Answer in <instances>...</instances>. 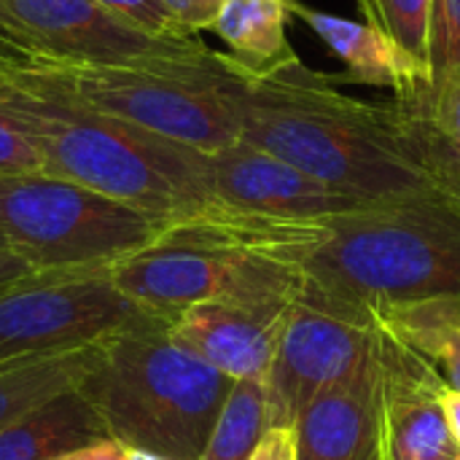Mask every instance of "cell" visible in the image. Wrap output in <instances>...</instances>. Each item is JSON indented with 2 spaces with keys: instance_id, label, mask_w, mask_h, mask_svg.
<instances>
[{
  "instance_id": "cell-1",
  "label": "cell",
  "mask_w": 460,
  "mask_h": 460,
  "mask_svg": "<svg viewBox=\"0 0 460 460\" xmlns=\"http://www.w3.org/2000/svg\"><path fill=\"white\" fill-rule=\"evenodd\" d=\"M342 84V73H318L299 59L248 78L240 140L367 202L391 205L439 191L420 159L410 108L358 100Z\"/></svg>"
},
{
  "instance_id": "cell-2",
  "label": "cell",
  "mask_w": 460,
  "mask_h": 460,
  "mask_svg": "<svg viewBox=\"0 0 460 460\" xmlns=\"http://www.w3.org/2000/svg\"><path fill=\"white\" fill-rule=\"evenodd\" d=\"M0 111L32 140L46 175L105 194L162 224L213 205L197 148L5 78Z\"/></svg>"
},
{
  "instance_id": "cell-3",
  "label": "cell",
  "mask_w": 460,
  "mask_h": 460,
  "mask_svg": "<svg viewBox=\"0 0 460 460\" xmlns=\"http://www.w3.org/2000/svg\"><path fill=\"white\" fill-rule=\"evenodd\" d=\"M0 78L43 92L172 143L216 154L240 140L245 70L199 40L172 54H143L94 65H46L0 73Z\"/></svg>"
},
{
  "instance_id": "cell-4",
  "label": "cell",
  "mask_w": 460,
  "mask_h": 460,
  "mask_svg": "<svg viewBox=\"0 0 460 460\" xmlns=\"http://www.w3.org/2000/svg\"><path fill=\"white\" fill-rule=\"evenodd\" d=\"M234 380L143 315L92 348L78 380L111 439L170 460H199Z\"/></svg>"
},
{
  "instance_id": "cell-5",
  "label": "cell",
  "mask_w": 460,
  "mask_h": 460,
  "mask_svg": "<svg viewBox=\"0 0 460 460\" xmlns=\"http://www.w3.org/2000/svg\"><path fill=\"white\" fill-rule=\"evenodd\" d=\"M299 270L307 291L361 310L460 294V199L439 189L332 218Z\"/></svg>"
},
{
  "instance_id": "cell-6",
  "label": "cell",
  "mask_w": 460,
  "mask_h": 460,
  "mask_svg": "<svg viewBox=\"0 0 460 460\" xmlns=\"http://www.w3.org/2000/svg\"><path fill=\"white\" fill-rule=\"evenodd\" d=\"M108 278L140 313L162 323L202 302L286 315L305 288L296 264L237 248L199 216L167 224L151 245L113 264Z\"/></svg>"
},
{
  "instance_id": "cell-7",
  "label": "cell",
  "mask_w": 460,
  "mask_h": 460,
  "mask_svg": "<svg viewBox=\"0 0 460 460\" xmlns=\"http://www.w3.org/2000/svg\"><path fill=\"white\" fill-rule=\"evenodd\" d=\"M167 224L46 172L0 175V234L32 275L108 272Z\"/></svg>"
},
{
  "instance_id": "cell-8",
  "label": "cell",
  "mask_w": 460,
  "mask_h": 460,
  "mask_svg": "<svg viewBox=\"0 0 460 460\" xmlns=\"http://www.w3.org/2000/svg\"><path fill=\"white\" fill-rule=\"evenodd\" d=\"M143 315L108 272H30L0 288V367L94 348Z\"/></svg>"
},
{
  "instance_id": "cell-9",
  "label": "cell",
  "mask_w": 460,
  "mask_h": 460,
  "mask_svg": "<svg viewBox=\"0 0 460 460\" xmlns=\"http://www.w3.org/2000/svg\"><path fill=\"white\" fill-rule=\"evenodd\" d=\"M372 345L369 310L302 288L264 380L270 429H291L315 396L353 380L369 364Z\"/></svg>"
},
{
  "instance_id": "cell-10",
  "label": "cell",
  "mask_w": 460,
  "mask_h": 460,
  "mask_svg": "<svg viewBox=\"0 0 460 460\" xmlns=\"http://www.w3.org/2000/svg\"><path fill=\"white\" fill-rule=\"evenodd\" d=\"M197 43L199 35L151 38L135 32L92 0H0V73L172 54Z\"/></svg>"
},
{
  "instance_id": "cell-11",
  "label": "cell",
  "mask_w": 460,
  "mask_h": 460,
  "mask_svg": "<svg viewBox=\"0 0 460 460\" xmlns=\"http://www.w3.org/2000/svg\"><path fill=\"white\" fill-rule=\"evenodd\" d=\"M202 172L213 202L267 218L332 221L380 205L340 194L243 140L216 154H202Z\"/></svg>"
},
{
  "instance_id": "cell-12",
  "label": "cell",
  "mask_w": 460,
  "mask_h": 460,
  "mask_svg": "<svg viewBox=\"0 0 460 460\" xmlns=\"http://www.w3.org/2000/svg\"><path fill=\"white\" fill-rule=\"evenodd\" d=\"M375 318V315H372ZM380 460H450L458 456L445 412L442 377L375 321Z\"/></svg>"
},
{
  "instance_id": "cell-13",
  "label": "cell",
  "mask_w": 460,
  "mask_h": 460,
  "mask_svg": "<svg viewBox=\"0 0 460 460\" xmlns=\"http://www.w3.org/2000/svg\"><path fill=\"white\" fill-rule=\"evenodd\" d=\"M291 313L275 315L226 302H202L178 313L167 329L197 358L237 380H267L283 326Z\"/></svg>"
},
{
  "instance_id": "cell-14",
  "label": "cell",
  "mask_w": 460,
  "mask_h": 460,
  "mask_svg": "<svg viewBox=\"0 0 460 460\" xmlns=\"http://www.w3.org/2000/svg\"><path fill=\"white\" fill-rule=\"evenodd\" d=\"M288 8L291 16H299L345 62V84L391 89L394 100L402 105H415L434 84L431 67L407 54L372 22H353L296 0H291Z\"/></svg>"
},
{
  "instance_id": "cell-15",
  "label": "cell",
  "mask_w": 460,
  "mask_h": 460,
  "mask_svg": "<svg viewBox=\"0 0 460 460\" xmlns=\"http://www.w3.org/2000/svg\"><path fill=\"white\" fill-rule=\"evenodd\" d=\"M291 431L296 460H380L375 356L353 380L315 396Z\"/></svg>"
},
{
  "instance_id": "cell-16",
  "label": "cell",
  "mask_w": 460,
  "mask_h": 460,
  "mask_svg": "<svg viewBox=\"0 0 460 460\" xmlns=\"http://www.w3.org/2000/svg\"><path fill=\"white\" fill-rule=\"evenodd\" d=\"M105 437L92 404L67 388L0 431V460H59Z\"/></svg>"
},
{
  "instance_id": "cell-17",
  "label": "cell",
  "mask_w": 460,
  "mask_h": 460,
  "mask_svg": "<svg viewBox=\"0 0 460 460\" xmlns=\"http://www.w3.org/2000/svg\"><path fill=\"white\" fill-rule=\"evenodd\" d=\"M407 350L423 358L450 391L460 394V294H439L369 310Z\"/></svg>"
},
{
  "instance_id": "cell-18",
  "label": "cell",
  "mask_w": 460,
  "mask_h": 460,
  "mask_svg": "<svg viewBox=\"0 0 460 460\" xmlns=\"http://www.w3.org/2000/svg\"><path fill=\"white\" fill-rule=\"evenodd\" d=\"M291 0H224L210 30L226 43V54L248 78H264L291 65L296 51L288 43Z\"/></svg>"
},
{
  "instance_id": "cell-19",
  "label": "cell",
  "mask_w": 460,
  "mask_h": 460,
  "mask_svg": "<svg viewBox=\"0 0 460 460\" xmlns=\"http://www.w3.org/2000/svg\"><path fill=\"white\" fill-rule=\"evenodd\" d=\"M92 364V348L62 356L27 358L0 367V431L49 402L51 396L75 388Z\"/></svg>"
},
{
  "instance_id": "cell-20",
  "label": "cell",
  "mask_w": 460,
  "mask_h": 460,
  "mask_svg": "<svg viewBox=\"0 0 460 460\" xmlns=\"http://www.w3.org/2000/svg\"><path fill=\"white\" fill-rule=\"evenodd\" d=\"M270 431L264 380H237L199 460H248Z\"/></svg>"
},
{
  "instance_id": "cell-21",
  "label": "cell",
  "mask_w": 460,
  "mask_h": 460,
  "mask_svg": "<svg viewBox=\"0 0 460 460\" xmlns=\"http://www.w3.org/2000/svg\"><path fill=\"white\" fill-rule=\"evenodd\" d=\"M367 22L391 35L407 54L431 67L437 0H358ZM434 73V70H431Z\"/></svg>"
},
{
  "instance_id": "cell-22",
  "label": "cell",
  "mask_w": 460,
  "mask_h": 460,
  "mask_svg": "<svg viewBox=\"0 0 460 460\" xmlns=\"http://www.w3.org/2000/svg\"><path fill=\"white\" fill-rule=\"evenodd\" d=\"M404 108L415 113L418 124L431 137L460 151V65L434 75L429 92L415 105Z\"/></svg>"
},
{
  "instance_id": "cell-23",
  "label": "cell",
  "mask_w": 460,
  "mask_h": 460,
  "mask_svg": "<svg viewBox=\"0 0 460 460\" xmlns=\"http://www.w3.org/2000/svg\"><path fill=\"white\" fill-rule=\"evenodd\" d=\"M97 8H102L111 19L119 24L151 35V38H186L197 35L183 30L175 16L162 5V0H92Z\"/></svg>"
},
{
  "instance_id": "cell-24",
  "label": "cell",
  "mask_w": 460,
  "mask_h": 460,
  "mask_svg": "<svg viewBox=\"0 0 460 460\" xmlns=\"http://www.w3.org/2000/svg\"><path fill=\"white\" fill-rule=\"evenodd\" d=\"M460 65V0H437L431 35L434 75Z\"/></svg>"
},
{
  "instance_id": "cell-25",
  "label": "cell",
  "mask_w": 460,
  "mask_h": 460,
  "mask_svg": "<svg viewBox=\"0 0 460 460\" xmlns=\"http://www.w3.org/2000/svg\"><path fill=\"white\" fill-rule=\"evenodd\" d=\"M412 121H415V140H418V148H420V159H423L426 170L431 172L434 183L442 191H447V194H453V197L460 199V151L439 143L437 137H431L418 124L415 113H412Z\"/></svg>"
},
{
  "instance_id": "cell-26",
  "label": "cell",
  "mask_w": 460,
  "mask_h": 460,
  "mask_svg": "<svg viewBox=\"0 0 460 460\" xmlns=\"http://www.w3.org/2000/svg\"><path fill=\"white\" fill-rule=\"evenodd\" d=\"M43 172V159L32 140L0 111V175Z\"/></svg>"
},
{
  "instance_id": "cell-27",
  "label": "cell",
  "mask_w": 460,
  "mask_h": 460,
  "mask_svg": "<svg viewBox=\"0 0 460 460\" xmlns=\"http://www.w3.org/2000/svg\"><path fill=\"white\" fill-rule=\"evenodd\" d=\"M224 0H162V5L175 16V22L189 32L210 30Z\"/></svg>"
},
{
  "instance_id": "cell-28",
  "label": "cell",
  "mask_w": 460,
  "mask_h": 460,
  "mask_svg": "<svg viewBox=\"0 0 460 460\" xmlns=\"http://www.w3.org/2000/svg\"><path fill=\"white\" fill-rule=\"evenodd\" d=\"M248 460H296V445L291 429H270Z\"/></svg>"
},
{
  "instance_id": "cell-29",
  "label": "cell",
  "mask_w": 460,
  "mask_h": 460,
  "mask_svg": "<svg viewBox=\"0 0 460 460\" xmlns=\"http://www.w3.org/2000/svg\"><path fill=\"white\" fill-rule=\"evenodd\" d=\"M59 460H129V447H124L121 442L105 437V439H100V442H94L89 447H81V450H75V453H70V456Z\"/></svg>"
},
{
  "instance_id": "cell-30",
  "label": "cell",
  "mask_w": 460,
  "mask_h": 460,
  "mask_svg": "<svg viewBox=\"0 0 460 460\" xmlns=\"http://www.w3.org/2000/svg\"><path fill=\"white\" fill-rule=\"evenodd\" d=\"M442 412H445V420H447V429H450V437L456 442V447L460 450V394L458 391H445L442 394Z\"/></svg>"
},
{
  "instance_id": "cell-31",
  "label": "cell",
  "mask_w": 460,
  "mask_h": 460,
  "mask_svg": "<svg viewBox=\"0 0 460 460\" xmlns=\"http://www.w3.org/2000/svg\"><path fill=\"white\" fill-rule=\"evenodd\" d=\"M24 275H30L27 264L16 253H11L8 248H3L0 251V288L8 286V283H13V280H19V278H24Z\"/></svg>"
},
{
  "instance_id": "cell-32",
  "label": "cell",
  "mask_w": 460,
  "mask_h": 460,
  "mask_svg": "<svg viewBox=\"0 0 460 460\" xmlns=\"http://www.w3.org/2000/svg\"><path fill=\"white\" fill-rule=\"evenodd\" d=\"M129 460H170L156 456V453H146V450H129Z\"/></svg>"
},
{
  "instance_id": "cell-33",
  "label": "cell",
  "mask_w": 460,
  "mask_h": 460,
  "mask_svg": "<svg viewBox=\"0 0 460 460\" xmlns=\"http://www.w3.org/2000/svg\"><path fill=\"white\" fill-rule=\"evenodd\" d=\"M5 248V240H3V234H0V251Z\"/></svg>"
},
{
  "instance_id": "cell-34",
  "label": "cell",
  "mask_w": 460,
  "mask_h": 460,
  "mask_svg": "<svg viewBox=\"0 0 460 460\" xmlns=\"http://www.w3.org/2000/svg\"><path fill=\"white\" fill-rule=\"evenodd\" d=\"M450 460H460V453H458V456H456V458H450Z\"/></svg>"
}]
</instances>
